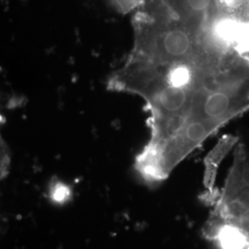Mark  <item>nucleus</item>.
I'll return each instance as SVG.
<instances>
[{
	"instance_id": "1",
	"label": "nucleus",
	"mask_w": 249,
	"mask_h": 249,
	"mask_svg": "<svg viewBox=\"0 0 249 249\" xmlns=\"http://www.w3.org/2000/svg\"><path fill=\"white\" fill-rule=\"evenodd\" d=\"M107 88L143 99L151 132L143 152L177 168L249 110V55L202 48L158 59L126 57Z\"/></svg>"
},
{
	"instance_id": "2",
	"label": "nucleus",
	"mask_w": 249,
	"mask_h": 249,
	"mask_svg": "<svg viewBox=\"0 0 249 249\" xmlns=\"http://www.w3.org/2000/svg\"><path fill=\"white\" fill-rule=\"evenodd\" d=\"M213 210L205 235L221 249H249V151L239 144L223 187L211 190Z\"/></svg>"
},
{
	"instance_id": "3",
	"label": "nucleus",
	"mask_w": 249,
	"mask_h": 249,
	"mask_svg": "<svg viewBox=\"0 0 249 249\" xmlns=\"http://www.w3.org/2000/svg\"><path fill=\"white\" fill-rule=\"evenodd\" d=\"M143 0H115L118 8L124 11H127L129 9H133L137 5L142 3Z\"/></svg>"
}]
</instances>
